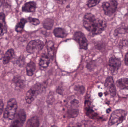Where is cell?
I'll use <instances>...</instances> for the list:
<instances>
[{
    "label": "cell",
    "instance_id": "cell-9",
    "mask_svg": "<svg viewBox=\"0 0 128 127\" xmlns=\"http://www.w3.org/2000/svg\"><path fill=\"white\" fill-rule=\"evenodd\" d=\"M108 65L111 73L112 74L115 75L117 73L118 70L121 67L122 62L119 58L113 56L109 59Z\"/></svg>",
    "mask_w": 128,
    "mask_h": 127
},
{
    "label": "cell",
    "instance_id": "cell-28",
    "mask_svg": "<svg viewBox=\"0 0 128 127\" xmlns=\"http://www.w3.org/2000/svg\"><path fill=\"white\" fill-rule=\"evenodd\" d=\"M4 104L3 101L0 100V115L2 114L4 109Z\"/></svg>",
    "mask_w": 128,
    "mask_h": 127
},
{
    "label": "cell",
    "instance_id": "cell-17",
    "mask_svg": "<svg viewBox=\"0 0 128 127\" xmlns=\"http://www.w3.org/2000/svg\"><path fill=\"white\" fill-rule=\"evenodd\" d=\"M35 70H36V65L34 62L31 61L28 63L26 65V73L28 76H32L34 75Z\"/></svg>",
    "mask_w": 128,
    "mask_h": 127
},
{
    "label": "cell",
    "instance_id": "cell-19",
    "mask_svg": "<svg viewBox=\"0 0 128 127\" xmlns=\"http://www.w3.org/2000/svg\"><path fill=\"white\" fill-rule=\"evenodd\" d=\"M53 34L58 38H64L67 35L64 30L61 28H56L53 31Z\"/></svg>",
    "mask_w": 128,
    "mask_h": 127
},
{
    "label": "cell",
    "instance_id": "cell-20",
    "mask_svg": "<svg viewBox=\"0 0 128 127\" xmlns=\"http://www.w3.org/2000/svg\"><path fill=\"white\" fill-rule=\"evenodd\" d=\"M27 20L24 18L20 19V21L16 24L15 28L16 31L17 33H21L23 31L25 25L27 23Z\"/></svg>",
    "mask_w": 128,
    "mask_h": 127
},
{
    "label": "cell",
    "instance_id": "cell-18",
    "mask_svg": "<svg viewBox=\"0 0 128 127\" xmlns=\"http://www.w3.org/2000/svg\"><path fill=\"white\" fill-rule=\"evenodd\" d=\"M27 127H39L40 121L37 117L34 116L29 119L26 125Z\"/></svg>",
    "mask_w": 128,
    "mask_h": 127
},
{
    "label": "cell",
    "instance_id": "cell-3",
    "mask_svg": "<svg viewBox=\"0 0 128 127\" xmlns=\"http://www.w3.org/2000/svg\"><path fill=\"white\" fill-rule=\"evenodd\" d=\"M127 113L122 110H117L113 112L108 122L110 126L117 125L122 123L126 118Z\"/></svg>",
    "mask_w": 128,
    "mask_h": 127
},
{
    "label": "cell",
    "instance_id": "cell-26",
    "mask_svg": "<svg viewBox=\"0 0 128 127\" xmlns=\"http://www.w3.org/2000/svg\"><path fill=\"white\" fill-rule=\"evenodd\" d=\"M123 33H128V28H119L115 31V34L117 36L119 34Z\"/></svg>",
    "mask_w": 128,
    "mask_h": 127
},
{
    "label": "cell",
    "instance_id": "cell-5",
    "mask_svg": "<svg viewBox=\"0 0 128 127\" xmlns=\"http://www.w3.org/2000/svg\"><path fill=\"white\" fill-rule=\"evenodd\" d=\"M26 119V113L24 110L21 109L16 113L10 127H22L25 122Z\"/></svg>",
    "mask_w": 128,
    "mask_h": 127
},
{
    "label": "cell",
    "instance_id": "cell-15",
    "mask_svg": "<svg viewBox=\"0 0 128 127\" xmlns=\"http://www.w3.org/2000/svg\"><path fill=\"white\" fill-rule=\"evenodd\" d=\"M12 82L14 84L15 88L18 89H22L24 87L25 82L24 80H22L21 77L16 76L14 78Z\"/></svg>",
    "mask_w": 128,
    "mask_h": 127
},
{
    "label": "cell",
    "instance_id": "cell-2",
    "mask_svg": "<svg viewBox=\"0 0 128 127\" xmlns=\"http://www.w3.org/2000/svg\"><path fill=\"white\" fill-rule=\"evenodd\" d=\"M17 103L16 99L11 98L7 102L6 107L4 113V118L5 119L13 120L16 114Z\"/></svg>",
    "mask_w": 128,
    "mask_h": 127
},
{
    "label": "cell",
    "instance_id": "cell-12",
    "mask_svg": "<svg viewBox=\"0 0 128 127\" xmlns=\"http://www.w3.org/2000/svg\"><path fill=\"white\" fill-rule=\"evenodd\" d=\"M36 3L30 1L25 3L22 7V12H34L36 10Z\"/></svg>",
    "mask_w": 128,
    "mask_h": 127
},
{
    "label": "cell",
    "instance_id": "cell-7",
    "mask_svg": "<svg viewBox=\"0 0 128 127\" xmlns=\"http://www.w3.org/2000/svg\"><path fill=\"white\" fill-rule=\"evenodd\" d=\"M44 45V43L41 40H32L27 45L26 51L29 53H35L41 50Z\"/></svg>",
    "mask_w": 128,
    "mask_h": 127
},
{
    "label": "cell",
    "instance_id": "cell-14",
    "mask_svg": "<svg viewBox=\"0 0 128 127\" xmlns=\"http://www.w3.org/2000/svg\"><path fill=\"white\" fill-rule=\"evenodd\" d=\"M50 63V59L48 56L43 54L41 56L39 62V65L41 68L46 69L48 67Z\"/></svg>",
    "mask_w": 128,
    "mask_h": 127
},
{
    "label": "cell",
    "instance_id": "cell-30",
    "mask_svg": "<svg viewBox=\"0 0 128 127\" xmlns=\"http://www.w3.org/2000/svg\"><path fill=\"white\" fill-rule=\"evenodd\" d=\"M4 56V52L1 50L0 49V60L3 59Z\"/></svg>",
    "mask_w": 128,
    "mask_h": 127
},
{
    "label": "cell",
    "instance_id": "cell-23",
    "mask_svg": "<svg viewBox=\"0 0 128 127\" xmlns=\"http://www.w3.org/2000/svg\"><path fill=\"white\" fill-rule=\"evenodd\" d=\"M79 111L78 109L74 108L69 109L67 111L68 116L70 118H75L78 115Z\"/></svg>",
    "mask_w": 128,
    "mask_h": 127
},
{
    "label": "cell",
    "instance_id": "cell-11",
    "mask_svg": "<svg viewBox=\"0 0 128 127\" xmlns=\"http://www.w3.org/2000/svg\"><path fill=\"white\" fill-rule=\"evenodd\" d=\"M7 31L6 24L5 21V14L0 12V36L6 33Z\"/></svg>",
    "mask_w": 128,
    "mask_h": 127
},
{
    "label": "cell",
    "instance_id": "cell-27",
    "mask_svg": "<svg viewBox=\"0 0 128 127\" xmlns=\"http://www.w3.org/2000/svg\"><path fill=\"white\" fill-rule=\"evenodd\" d=\"M100 1V0H88L87 1V5L88 7H92L99 3Z\"/></svg>",
    "mask_w": 128,
    "mask_h": 127
},
{
    "label": "cell",
    "instance_id": "cell-4",
    "mask_svg": "<svg viewBox=\"0 0 128 127\" xmlns=\"http://www.w3.org/2000/svg\"><path fill=\"white\" fill-rule=\"evenodd\" d=\"M42 89V85L38 83L33 86L27 92L25 97V100L27 103H31L40 93Z\"/></svg>",
    "mask_w": 128,
    "mask_h": 127
},
{
    "label": "cell",
    "instance_id": "cell-6",
    "mask_svg": "<svg viewBox=\"0 0 128 127\" xmlns=\"http://www.w3.org/2000/svg\"><path fill=\"white\" fill-rule=\"evenodd\" d=\"M118 3L116 0H110L104 1L102 4V8L106 15L110 16L113 15L116 11Z\"/></svg>",
    "mask_w": 128,
    "mask_h": 127
},
{
    "label": "cell",
    "instance_id": "cell-8",
    "mask_svg": "<svg viewBox=\"0 0 128 127\" xmlns=\"http://www.w3.org/2000/svg\"><path fill=\"white\" fill-rule=\"evenodd\" d=\"M74 39L78 43L80 49L86 50L88 49V42L84 34L80 31L74 33Z\"/></svg>",
    "mask_w": 128,
    "mask_h": 127
},
{
    "label": "cell",
    "instance_id": "cell-13",
    "mask_svg": "<svg viewBox=\"0 0 128 127\" xmlns=\"http://www.w3.org/2000/svg\"><path fill=\"white\" fill-rule=\"evenodd\" d=\"M15 55V52L14 49L11 48L7 51L4 54L3 58V63L4 65L8 64L12 59Z\"/></svg>",
    "mask_w": 128,
    "mask_h": 127
},
{
    "label": "cell",
    "instance_id": "cell-16",
    "mask_svg": "<svg viewBox=\"0 0 128 127\" xmlns=\"http://www.w3.org/2000/svg\"><path fill=\"white\" fill-rule=\"evenodd\" d=\"M116 85L121 89H128V79L126 78H122L116 82Z\"/></svg>",
    "mask_w": 128,
    "mask_h": 127
},
{
    "label": "cell",
    "instance_id": "cell-10",
    "mask_svg": "<svg viewBox=\"0 0 128 127\" xmlns=\"http://www.w3.org/2000/svg\"><path fill=\"white\" fill-rule=\"evenodd\" d=\"M104 85L108 90L110 94L112 97H114L116 94V90L114 81L112 77L107 78L104 83Z\"/></svg>",
    "mask_w": 128,
    "mask_h": 127
},
{
    "label": "cell",
    "instance_id": "cell-21",
    "mask_svg": "<svg viewBox=\"0 0 128 127\" xmlns=\"http://www.w3.org/2000/svg\"><path fill=\"white\" fill-rule=\"evenodd\" d=\"M46 45L49 56L52 59L53 57L54 52L55 48L54 43L52 41H49L47 42Z\"/></svg>",
    "mask_w": 128,
    "mask_h": 127
},
{
    "label": "cell",
    "instance_id": "cell-22",
    "mask_svg": "<svg viewBox=\"0 0 128 127\" xmlns=\"http://www.w3.org/2000/svg\"><path fill=\"white\" fill-rule=\"evenodd\" d=\"M54 25V21L52 19L47 18L43 22V25L44 28L46 30L52 29Z\"/></svg>",
    "mask_w": 128,
    "mask_h": 127
},
{
    "label": "cell",
    "instance_id": "cell-29",
    "mask_svg": "<svg viewBox=\"0 0 128 127\" xmlns=\"http://www.w3.org/2000/svg\"><path fill=\"white\" fill-rule=\"evenodd\" d=\"M124 62L126 65L128 66V52L126 53L125 56Z\"/></svg>",
    "mask_w": 128,
    "mask_h": 127
},
{
    "label": "cell",
    "instance_id": "cell-25",
    "mask_svg": "<svg viewBox=\"0 0 128 127\" xmlns=\"http://www.w3.org/2000/svg\"><path fill=\"white\" fill-rule=\"evenodd\" d=\"M27 21L34 25H37L40 24V20L36 18L29 17L28 18Z\"/></svg>",
    "mask_w": 128,
    "mask_h": 127
},
{
    "label": "cell",
    "instance_id": "cell-34",
    "mask_svg": "<svg viewBox=\"0 0 128 127\" xmlns=\"http://www.w3.org/2000/svg\"></svg>",
    "mask_w": 128,
    "mask_h": 127
},
{
    "label": "cell",
    "instance_id": "cell-1",
    "mask_svg": "<svg viewBox=\"0 0 128 127\" xmlns=\"http://www.w3.org/2000/svg\"><path fill=\"white\" fill-rule=\"evenodd\" d=\"M84 27L92 35H98L102 33L107 27L106 21L96 18L89 13L85 14L83 20Z\"/></svg>",
    "mask_w": 128,
    "mask_h": 127
},
{
    "label": "cell",
    "instance_id": "cell-33",
    "mask_svg": "<svg viewBox=\"0 0 128 127\" xmlns=\"http://www.w3.org/2000/svg\"><path fill=\"white\" fill-rule=\"evenodd\" d=\"M58 127L56 126V125H53V126H52V127Z\"/></svg>",
    "mask_w": 128,
    "mask_h": 127
},
{
    "label": "cell",
    "instance_id": "cell-31",
    "mask_svg": "<svg viewBox=\"0 0 128 127\" xmlns=\"http://www.w3.org/2000/svg\"><path fill=\"white\" fill-rule=\"evenodd\" d=\"M4 1L0 0V7H1L2 6Z\"/></svg>",
    "mask_w": 128,
    "mask_h": 127
},
{
    "label": "cell",
    "instance_id": "cell-24",
    "mask_svg": "<svg viewBox=\"0 0 128 127\" xmlns=\"http://www.w3.org/2000/svg\"><path fill=\"white\" fill-rule=\"evenodd\" d=\"M25 60L23 56H21L19 57L16 61V63L20 67H22L24 65Z\"/></svg>",
    "mask_w": 128,
    "mask_h": 127
},
{
    "label": "cell",
    "instance_id": "cell-32",
    "mask_svg": "<svg viewBox=\"0 0 128 127\" xmlns=\"http://www.w3.org/2000/svg\"><path fill=\"white\" fill-rule=\"evenodd\" d=\"M67 127H80L79 126H73V127H71V126H69Z\"/></svg>",
    "mask_w": 128,
    "mask_h": 127
}]
</instances>
